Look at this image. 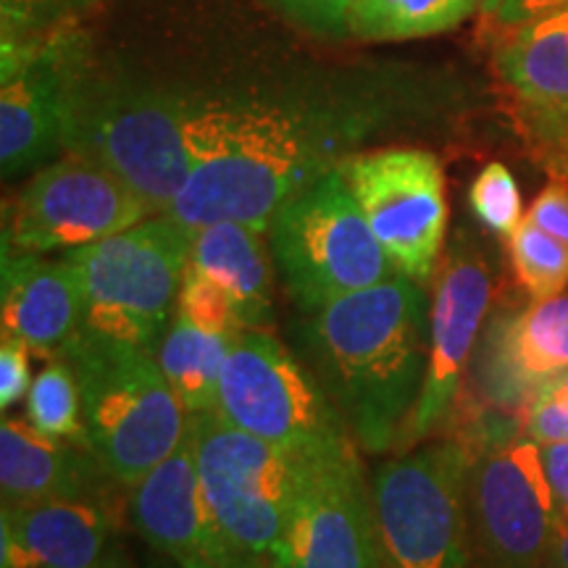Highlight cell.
<instances>
[{
    "label": "cell",
    "mask_w": 568,
    "mask_h": 568,
    "mask_svg": "<svg viewBox=\"0 0 568 568\" xmlns=\"http://www.w3.org/2000/svg\"><path fill=\"white\" fill-rule=\"evenodd\" d=\"M468 205L489 232L503 237H510L524 222L521 193L506 163L493 161L481 169L468 190Z\"/></svg>",
    "instance_id": "cell-28"
},
{
    "label": "cell",
    "mask_w": 568,
    "mask_h": 568,
    "mask_svg": "<svg viewBox=\"0 0 568 568\" xmlns=\"http://www.w3.org/2000/svg\"><path fill=\"white\" fill-rule=\"evenodd\" d=\"M151 568H180V566H176L174 560H169V558H166V560H163V564H153Z\"/></svg>",
    "instance_id": "cell-38"
},
{
    "label": "cell",
    "mask_w": 568,
    "mask_h": 568,
    "mask_svg": "<svg viewBox=\"0 0 568 568\" xmlns=\"http://www.w3.org/2000/svg\"><path fill=\"white\" fill-rule=\"evenodd\" d=\"M266 6L305 32L347 38V11L353 0H264Z\"/></svg>",
    "instance_id": "cell-31"
},
{
    "label": "cell",
    "mask_w": 568,
    "mask_h": 568,
    "mask_svg": "<svg viewBox=\"0 0 568 568\" xmlns=\"http://www.w3.org/2000/svg\"><path fill=\"white\" fill-rule=\"evenodd\" d=\"M560 174H564V176H568V159H566L564 163H560Z\"/></svg>",
    "instance_id": "cell-39"
},
{
    "label": "cell",
    "mask_w": 568,
    "mask_h": 568,
    "mask_svg": "<svg viewBox=\"0 0 568 568\" xmlns=\"http://www.w3.org/2000/svg\"><path fill=\"white\" fill-rule=\"evenodd\" d=\"M126 516L155 552L180 568H268L237 548L205 503L190 439L126 493Z\"/></svg>",
    "instance_id": "cell-16"
},
{
    "label": "cell",
    "mask_w": 568,
    "mask_h": 568,
    "mask_svg": "<svg viewBox=\"0 0 568 568\" xmlns=\"http://www.w3.org/2000/svg\"><path fill=\"white\" fill-rule=\"evenodd\" d=\"M539 450H542L545 477L556 508V531L568 529V443L539 445Z\"/></svg>",
    "instance_id": "cell-34"
},
{
    "label": "cell",
    "mask_w": 568,
    "mask_h": 568,
    "mask_svg": "<svg viewBox=\"0 0 568 568\" xmlns=\"http://www.w3.org/2000/svg\"><path fill=\"white\" fill-rule=\"evenodd\" d=\"M303 355L361 450L403 445L426 379L424 284L395 274L343 295L303 322Z\"/></svg>",
    "instance_id": "cell-2"
},
{
    "label": "cell",
    "mask_w": 568,
    "mask_h": 568,
    "mask_svg": "<svg viewBox=\"0 0 568 568\" xmlns=\"http://www.w3.org/2000/svg\"><path fill=\"white\" fill-rule=\"evenodd\" d=\"M545 568H568V529H560L552 535Z\"/></svg>",
    "instance_id": "cell-36"
},
{
    "label": "cell",
    "mask_w": 568,
    "mask_h": 568,
    "mask_svg": "<svg viewBox=\"0 0 568 568\" xmlns=\"http://www.w3.org/2000/svg\"><path fill=\"white\" fill-rule=\"evenodd\" d=\"M27 422L42 437L88 447L80 385L63 358L48 361V366H42V372L32 379L27 393Z\"/></svg>",
    "instance_id": "cell-25"
},
{
    "label": "cell",
    "mask_w": 568,
    "mask_h": 568,
    "mask_svg": "<svg viewBox=\"0 0 568 568\" xmlns=\"http://www.w3.org/2000/svg\"><path fill=\"white\" fill-rule=\"evenodd\" d=\"M339 172L395 272L418 284L432 280L447 232L445 172L437 155L382 148L351 155Z\"/></svg>",
    "instance_id": "cell-12"
},
{
    "label": "cell",
    "mask_w": 568,
    "mask_h": 568,
    "mask_svg": "<svg viewBox=\"0 0 568 568\" xmlns=\"http://www.w3.org/2000/svg\"><path fill=\"white\" fill-rule=\"evenodd\" d=\"M3 335L53 361L82 332L84 287L71 261L3 247L0 261Z\"/></svg>",
    "instance_id": "cell-18"
},
{
    "label": "cell",
    "mask_w": 568,
    "mask_h": 568,
    "mask_svg": "<svg viewBox=\"0 0 568 568\" xmlns=\"http://www.w3.org/2000/svg\"><path fill=\"white\" fill-rule=\"evenodd\" d=\"M153 216L130 182L101 161L67 151L38 169L11 205L3 247L74 251Z\"/></svg>",
    "instance_id": "cell-11"
},
{
    "label": "cell",
    "mask_w": 568,
    "mask_h": 568,
    "mask_svg": "<svg viewBox=\"0 0 568 568\" xmlns=\"http://www.w3.org/2000/svg\"><path fill=\"white\" fill-rule=\"evenodd\" d=\"M176 311L187 316L190 322L203 326V329L216 332V335H237L243 332L240 318L234 314V305L222 287L205 276L187 261L182 276L180 297H176Z\"/></svg>",
    "instance_id": "cell-29"
},
{
    "label": "cell",
    "mask_w": 568,
    "mask_h": 568,
    "mask_svg": "<svg viewBox=\"0 0 568 568\" xmlns=\"http://www.w3.org/2000/svg\"><path fill=\"white\" fill-rule=\"evenodd\" d=\"M408 111V92L372 77L184 88L193 172L166 213L193 232L213 222L268 232L290 197Z\"/></svg>",
    "instance_id": "cell-1"
},
{
    "label": "cell",
    "mask_w": 568,
    "mask_h": 568,
    "mask_svg": "<svg viewBox=\"0 0 568 568\" xmlns=\"http://www.w3.org/2000/svg\"><path fill=\"white\" fill-rule=\"evenodd\" d=\"M119 487L88 447L42 437L21 418L0 424L3 503L103 500L116 506Z\"/></svg>",
    "instance_id": "cell-21"
},
{
    "label": "cell",
    "mask_w": 568,
    "mask_h": 568,
    "mask_svg": "<svg viewBox=\"0 0 568 568\" xmlns=\"http://www.w3.org/2000/svg\"><path fill=\"white\" fill-rule=\"evenodd\" d=\"M493 303V268L477 245L460 240L439 261L429 308L426 379L400 447H416L450 422Z\"/></svg>",
    "instance_id": "cell-14"
},
{
    "label": "cell",
    "mask_w": 568,
    "mask_h": 568,
    "mask_svg": "<svg viewBox=\"0 0 568 568\" xmlns=\"http://www.w3.org/2000/svg\"><path fill=\"white\" fill-rule=\"evenodd\" d=\"M466 468L468 447L460 437L416 445L376 468L372 493L382 568H471Z\"/></svg>",
    "instance_id": "cell-9"
},
{
    "label": "cell",
    "mask_w": 568,
    "mask_h": 568,
    "mask_svg": "<svg viewBox=\"0 0 568 568\" xmlns=\"http://www.w3.org/2000/svg\"><path fill=\"white\" fill-rule=\"evenodd\" d=\"M485 11L503 27H521L529 21L568 11V0H485Z\"/></svg>",
    "instance_id": "cell-35"
},
{
    "label": "cell",
    "mask_w": 568,
    "mask_h": 568,
    "mask_svg": "<svg viewBox=\"0 0 568 568\" xmlns=\"http://www.w3.org/2000/svg\"><path fill=\"white\" fill-rule=\"evenodd\" d=\"M268 568H382L374 493L355 443L305 460Z\"/></svg>",
    "instance_id": "cell-13"
},
{
    "label": "cell",
    "mask_w": 568,
    "mask_h": 568,
    "mask_svg": "<svg viewBox=\"0 0 568 568\" xmlns=\"http://www.w3.org/2000/svg\"><path fill=\"white\" fill-rule=\"evenodd\" d=\"M59 358L77 376L84 445L122 487H134L187 435V410L145 347L82 329Z\"/></svg>",
    "instance_id": "cell-4"
},
{
    "label": "cell",
    "mask_w": 568,
    "mask_h": 568,
    "mask_svg": "<svg viewBox=\"0 0 568 568\" xmlns=\"http://www.w3.org/2000/svg\"><path fill=\"white\" fill-rule=\"evenodd\" d=\"M524 432L539 445L568 443V368L545 379L521 410Z\"/></svg>",
    "instance_id": "cell-30"
},
{
    "label": "cell",
    "mask_w": 568,
    "mask_h": 568,
    "mask_svg": "<svg viewBox=\"0 0 568 568\" xmlns=\"http://www.w3.org/2000/svg\"><path fill=\"white\" fill-rule=\"evenodd\" d=\"M105 0H0L3 48L32 45L63 30H74V21L95 11Z\"/></svg>",
    "instance_id": "cell-27"
},
{
    "label": "cell",
    "mask_w": 568,
    "mask_h": 568,
    "mask_svg": "<svg viewBox=\"0 0 568 568\" xmlns=\"http://www.w3.org/2000/svg\"><path fill=\"white\" fill-rule=\"evenodd\" d=\"M234 335H216L174 311L155 358L187 416L219 408V382Z\"/></svg>",
    "instance_id": "cell-23"
},
{
    "label": "cell",
    "mask_w": 568,
    "mask_h": 568,
    "mask_svg": "<svg viewBox=\"0 0 568 568\" xmlns=\"http://www.w3.org/2000/svg\"><path fill=\"white\" fill-rule=\"evenodd\" d=\"M113 503L34 500L3 503V568H92L116 539Z\"/></svg>",
    "instance_id": "cell-20"
},
{
    "label": "cell",
    "mask_w": 568,
    "mask_h": 568,
    "mask_svg": "<svg viewBox=\"0 0 568 568\" xmlns=\"http://www.w3.org/2000/svg\"><path fill=\"white\" fill-rule=\"evenodd\" d=\"M67 151L101 161L153 213H166L193 172L184 88L98 63L80 38L69 77Z\"/></svg>",
    "instance_id": "cell-3"
},
{
    "label": "cell",
    "mask_w": 568,
    "mask_h": 568,
    "mask_svg": "<svg viewBox=\"0 0 568 568\" xmlns=\"http://www.w3.org/2000/svg\"><path fill=\"white\" fill-rule=\"evenodd\" d=\"M510 264L531 301H548L568 284V245L531 224L527 216L508 237Z\"/></svg>",
    "instance_id": "cell-26"
},
{
    "label": "cell",
    "mask_w": 568,
    "mask_h": 568,
    "mask_svg": "<svg viewBox=\"0 0 568 568\" xmlns=\"http://www.w3.org/2000/svg\"><path fill=\"white\" fill-rule=\"evenodd\" d=\"M187 439L216 521L240 550L268 566L287 527L305 460L247 435L219 410L187 416Z\"/></svg>",
    "instance_id": "cell-10"
},
{
    "label": "cell",
    "mask_w": 568,
    "mask_h": 568,
    "mask_svg": "<svg viewBox=\"0 0 568 568\" xmlns=\"http://www.w3.org/2000/svg\"><path fill=\"white\" fill-rule=\"evenodd\" d=\"M266 234L303 314L397 274L339 169L290 197Z\"/></svg>",
    "instance_id": "cell-7"
},
{
    "label": "cell",
    "mask_w": 568,
    "mask_h": 568,
    "mask_svg": "<svg viewBox=\"0 0 568 568\" xmlns=\"http://www.w3.org/2000/svg\"><path fill=\"white\" fill-rule=\"evenodd\" d=\"M30 355L32 351L19 339L9 335L0 337V408L9 410L11 406L30 393Z\"/></svg>",
    "instance_id": "cell-32"
},
{
    "label": "cell",
    "mask_w": 568,
    "mask_h": 568,
    "mask_svg": "<svg viewBox=\"0 0 568 568\" xmlns=\"http://www.w3.org/2000/svg\"><path fill=\"white\" fill-rule=\"evenodd\" d=\"M460 439L468 447L464 508L471 568H545L556 508L539 443L500 408L481 414Z\"/></svg>",
    "instance_id": "cell-5"
},
{
    "label": "cell",
    "mask_w": 568,
    "mask_h": 568,
    "mask_svg": "<svg viewBox=\"0 0 568 568\" xmlns=\"http://www.w3.org/2000/svg\"><path fill=\"white\" fill-rule=\"evenodd\" d=\"M521 122L550 151L568 159V11L514 27L495 53Z\"/></svg>",
    "instance_id": "cell-19"
},
{
    "label": "cell",
    "mask_w": 568,
    "mask_h": 568,
    "mask_svg": "<svg viewBox=\"0 0 568 568\" xmlns=\"http://www.w3.org/2000/svg\"><path fill=\"white\" fill-rule=\"evenodd\" d=\"M92 568H134V566H132V560H130V556H126V550L122 548V545L113 542L109 552L103 556L101 564L92 566Z\"/></svg>",
    "instance_id": "cell-37"
},
{
    "label": "cell",
    "mask_w": 568,
    "mask_h": 568,
    "mask_svg": "<svg viewBox=\"0 0 568 568\" xmlns=\"http://www.w3.org/2000/svg\"><path fill=\"white\" fill-rule=\"evenodd\" d=\"M261 234L243 222H213L195 232L190 251V264L224 290L243 329L272 324V264Z\"/></svg>",
    "instance_id": "cell-22"
},
{
    "label": "cell",
    "mask_w": 568,
    "mask_h": 568,
    "mask_svg": "<svg viewBox=\"0 0 568 568\" xmlns=\"http://www.w3.org/2000/svg\"><path fill=\"white\" fill-rule=\"evenodd\" d=\"M195 232L169 213L63 255L84 287L82 329L155 355L176 311Z\"/></svg>",
    "instance_id": "cell-6"
},
{
    "label": "cell",
    "mask_w": 568,
    "mask_h": 568,
    "mask_svg": "<svg viewBox=\"0 0 568 568\" xmlns=\"http://www.w3.org/2000/svg\"><path fill=\"white\" fill-rule=\"evenodd\" d=\"M216 410L247 435L297 460L326 456L353 443L314 372L268 329L234 335L219 382Z\"/></svg>",
    "instance_id": "cell-8"
},
{
    "label": "cell",
    "mask_w": 568,
    "mask_h": 568,
    "mask_svg": "<svg viewBox=\"0 0 568 568\" xmlns=\"http://www.w3.org/2000/svg\"><path fill=\"white\" fill-rule=\"evenodd\" d=\"M477 368L479 387L495 408L524 410L545 379L568 368V295L493 316Z\"/></svg>",
    "instance_id": "cell-17"
},
{
    "label": "cell",
    "mask_w": 568,
    "mask_h": 568,
    "mask_svg": "<svg viewBox=\"0 0 568 568\" xmlns=\"http://www.w3.org/2000/svg\"><path fill=\"white\" fill-rule=\"evenodd\" d=\"M527 219L531 224H537L542 232L552 234V237L568 245V176L558 174L556 180L537 195Z\"/></svg>",
    "instance_id": "cell-33"
},
{
    "label": "cell",
    "mask_w": 568,
    "mask_h": 568,
    "mask_svg": "<svg viewBox=\"0 0 568 568\" xmlns=\"http://www.w3.org/2000/svg\"><path fill=\"white\" fill-rule=\"evenodd\" d=\"M485 0H353L347 38L400 42L429 38L458 27Z\"/></svg>",
    "instance_id": "cell-24"
},
{
    "label": "cell",
    "mask_w": 568,
    "mask_h": 568,
    "mask_svg": "<svg viewBox=\"0 0 568 568\" xmlns=\"http://www.w3.org/2000/svg\"><path fill=\"white\" fill-rule=\"evenodd\" d=\"M80 34L63 30L32 45L3 48L0 172L19 180L67 153L69 77Z\"/></svg>",
    "instance_id": "cell-15"
}]
</instances>
